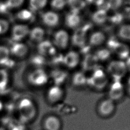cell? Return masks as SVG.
<instances>
[{
  "mask_svg": "<svg viewBox=\"0 0 130 130\" xmlns=\"http://www.w3.org/2000/svg\"><path fill=\"white\" fill-rule=\"evenodd\" d=\"M8 75L4 70H0V90H4L7 84Z\"/></svg>",
  "mask_w": 130,
  "mask_h": 130,
  "instance_id": "31",
  "label": "cell"
},
{
  "mask_svg": "<svg viewBox=\"0 0 130 130\" xmlns=\"http://www.w3.org/2000/svg\"><path fill=\"white\" fill-rule=\"evenodd\" d=\"M69 35L64 29H59L55 32L53 37V45L58 48L63 49L66 48L69 42Z\"/></svg>",
  "mask_w": 130,
  "mask_h": 130,
  "instance_id": "5",
  "label": "cell"
},
{
  "mask_svg": "<svg viewBox=\"0 0 130 130\" xmlns=\"http://www.w3.org/2000/svg\"><path fill=\"white\" fill-rule=\"evenodd\" d=\"M44 35L45 31L43 29L39 27L34 28L30 32V37L32 40L40 42L43 40Z\"/></svg>",
  "mask_w": 130,
  "mask_h": 130,
  "instance_id": "22",
  "label": "cell"
},
{
  "mask_svg": "<svg viewBox=\"0 0 130 130\" xmlns=\"http://www.w3.org/2000/svg\"><path fill=\"white\" fill-rule=\"evenodd\" d=\"M10 130H23V128L20 125H12L10 126Z\"/></svg>",
  "mask_w": 130,
  "mask_h": 130,
  "instance_id": "38",
  "label": "cell"
},
{
  "mask_svg": "<svg viewBox=\"0 0 130 130\" xmlns=\"http://www.w3.org/2000/svg\"><path fill=\"white\" fill-rule=\"evenodd\" d=\"M29 32L27 26L24 25H15L12 29V36L15 41H19L24 38Z\"/></svg>",
  "mask_w": 130,
  "mask_h": 130,
  "instance_id": "15",
  "label": "cell"
},
{
  "mask_svg": "<svg viewBox=\"0 0 130 130\" xmlns=\"http://www.w3.org/2000/svg\"><path fill=\"white\" fill-rule=\"evenodd\" d=\"M48 77L46 72L42 69H37L32 72L28 76L29 81L32 84L41 86L48 81Z\"/></svg>",
  "mask_w": 130,
  "mask_h": 130,
  "instance_id": "6",
  "label": "cell"
},
{
  "mask_svg": "<svg viewBox=\"0 0 130 130\" xmlns=\"http://www.w3.org/2000/svg\"><path fill=\"white\" fill-rule=\"evenodd\" d=\"M61 122L60 119L55 115H49L44 121L45 130H60Z\"/></svg>",
  "mask_w": 130,
  "mask_h": 130,
  "instance_id": "11",
  "label": "cell"
},
{
  "mask_svg": "<svg viewBox=\"0 0 130 130\" xmlns=\"http://www.w3.org/2000/svg\"><path fill=\"white\" fill-rule=\"evenodd\" d=\"M125 63L127 70L130 71V55L126 59Z\"/></svg>",
  "mask_w": 130,
  "mask_h": 130,
  "instance_id": "39",
  "label": "cell"
},
{
  "mask_svg": "<svg viewBox=\"0 0 130 130\" xmlns=\"http://www.w3.org/2000/svg\"><path fill=\"white\" fill-rule=\"evenodd\" d=\"M9 9V8L7 6L6 3H0V12L1 13L7 12Z\"/></svg>",
  "mask_w": 130,
  "mask_h": 130,
  "instance_id": "37",
  "label": "cell"
},
{
  "mask_svg": "<svg viewBox=\"0 0 130 130\" xmlns=\"http://www.w3.org/2000/svg\"><path fill=\"white\" fill-rule=\"evenodd\" d=\"M107 70L114 80L119 81L127 71L125 61L122 60H114L110 61L108 65Z\"/></svg>",
  "mask_w": 130,
  "mask_h": 130,
  "instance_id": "3",
  "label": "cell"
},
{
  "mask_svg": "<svg viewBox=\"0 0 130 130\" xmlns=\"http://www.w3.org/2000/svg\"><path fill=\"white\" fill-rule=\"evenodd\" d=\"M51 7L56 10L63 9L67 5L66 0H52L50 3Z\"/></svg>",
  "mask_w": 130,
  "mask_h": 130,
  "instance_id": "29",
  "label": "cell"
},
{
  "mask_svg": "<svg viewBox=\"0 0 130 130\" xmlns=\"http://www.w3.org/2000/svg\"><path fill=\"white\" fill-rule=\"evenodd\" d=\"M24 0H8L6 3L10 8H14L19 7L22 5Z\"/></svg>",
  "mask_w": 130,
  "mask_h": 130,
  "instance_id": "32",
  "label": "cell"
},
{
  "mask_svg": "<svg viewBox=\"0 0 130 130\" xmlns=\"http://www.w3.org/2000/svg\"><path fill=\"white\" fill-rule=\"evenodd\" d=\"M118 36L124 40L130 41V24L121 25L118 29Z\"/></svg>",
  "mask_w": 130,
  "mask_h": 130,
  "instance_id": "24",
  "label": "cell"
},
{
  "mask_svg": "<svg viewBox=\"0 0 130 130\" xmlns=\"http://www.w3.org/2000/svg\"><path fill=\"white\" fill-rule=\"evenodd\" d=\"M9 23L5 20L0 19V34L5 33L8 29Z\"/></svg>",
  "mask_w": 130,
  "mask_h": 130,
  "instance_id": "34",
  "label": "cell"
},
{
  "mask_svg": "<svg viewBox=\"0 0 130 130\" xmlns=\"http://www.w3.org/2000/svg\"><path fill=\"white\" fill-rule=\"evenodd\" d=\"M64 91L60 86L55 85L51 87L47 92V99L51 103H56L60 102L63 98Z\"/></svg>",
  "mask_w": 130,
  "mask_h": 130,
  "instance_id": "10",
  "label": "cell"
},
{
  "mask_svg": "<svg viewBox=\"0 0 130 130\" xmlns=\"http://www.w3.org/2000/svg\"><path fill=\"white\" fill-rule=\"evenodd\" d=\"M86 31L84 28H77L72 36V40L73 44L79 47L84 45L86 41Z\"/></svg>",
  "mask_w": 130,
  "mask_h": 130,
  "instance_id": "12",
  "label": "cell"
},
{
  "mask_svg": "<svg viewBox=\"0 0 130 130\" xmlns=\"http://www.w3.org/2000/svg\"><path fill=\"white\" fill-rule=\"evenodd\" d=\"M47 0H30L29 4L32 9L38 10L44 8L47 4Z\"/></svg>",
  "mask_w": 130,
  "mask_h": 130,
  "instance_id": "26",
  "label": "cell"
},
{
  "mask_svg": "<svg viewBox=\"0 0 130 130\" xmlns=\"http://www.w3.org/2000/svg\"><path fill=\"white\" fill-rule=\"evenodd\" d=\"M127 90H128L129 93L130 94V77H129V78H128V79L127 80Z\"/></svg>",
  "mask_w": 130,
  "mask_h": 130,
  "instance_id": "40",
  "label": "cell"
},
{
  "mask_svg": "<svg viewBox=\"0 0 130 130\" xmlns=\"http://www.w3.org/2000/svg\"><path fill=\"white\" fill-rule=\"evenodd\" d=\"M27 52V48L24 44L16 43L11 48V52L19 57L24 56Z\"/></svg>",
  "mask_w": 130,
  "mask_h": 130,
  "instance_id": "21",
  "label": "cell"
},
{
  "mask_svg": "<svg viewBox=\"0 0 130 130\" xmlns=\"http://www.w3.org/2000/svg\"><path fill=\"white\" fill-rule=\"evenodd\" d=\"M42 20L44 24L50 27L57 25L59 21L58 15L54 11H47L42 16Z\"/></svg>",
  "mask_w": 130,
  "mask_h": 130,
  "instance_id": "14",
  "label": "cell"
},
{
  "mask_svg": "<svg viewBox=\"0 0 130 130\" xmlns=\"http://www.w3.org/2000/svg\"><path fill=\"white\" fill-rule=\"evenodd\" d=\"M108 13L106 9L100 8L94 12L92 15V20L96 24H102L107 20Z\"/></svg>",
  "mask_w": 130,
  "mask_h": 130,
  "instance_id": "17",
  "label": "cell"
},
{
  "mask_svg": "<svg viewBox=\"0 0 130 130\" xmlns=\"http://www.w3.org/2000/svg\"><path fill=\"white\" fill-rule=\"evenodd\" d=\"M109 50L113 52L121 59H126L130 55V48L126 44L120 42L113 41V44L110 46Z\"/></svg>",
  "mask_w": 130,
  "mask_h": 130,
  "instance_id": "7",
  "label": "cell"
},
{
  "mask_svg": "<svg viewBox=\"0 0 130 130\" xmlns=\"http://www.w3.org/2000/svg\"><path fill=\"white\" fill-rule=\"evenodd\" d=\"M67 5L69 6L71 11L79 13L86 5L85 0H66Z\"/></svg>",
  "mask_w": 130,
  "mask_h": 130,
  "instance_id": "20",
  "label": "cell"
},
{
  "mask_svg": "<svg viewBox=\"0 0 130 130\" xmlns=\"http://www.w3.org/2000/svg\"><path fill=\"white\" fill-rule=\"evenodd\" d=\"M81 22V18L79 13L71 11L65 18L66 25L71 28H77Z\"/></svg>",
  "mask_w": 130,
  "mask_h": 130,
  "instance_id": "13",
  "label": "cell"
},
{
  "mask_svg": "<svg viewBox=\"0 0 130 130\" xmlns=\"http://www.w3.org/2000/svg\"><path fill=\"white\" fill-rule=\"evenodd\" d=\"M115 109L114 101L109 98L103 100L99 105L98 112L103 116H109L112 115Z\"/></svg>",
  "mask_w": 130,
  "mask_h": 130,
  "instance_id": "8",
  "label": "cell"
},
{
  "mask_svg": "<svg viewBox=\"0 0 130 130\" xmlns=\"http://www.w3.org/2000/svg\"><path fill=\"white\" fill-rule=\"evenodd\" d=\"M82 66L85 70H94L97 68L99 62L94 54H89L85 57Z\"/></svg>",
  "mask_w": 130,
  "mask_h": 130,
  "instance_id": "19",
  "label": "cell"
},
{
  "mask_svg": "<svg viewBox=\"0 0 130 130\" xmlns=\"http://www.w3.org/2000/svg\"><path fill=\"white\" fill-rule=\"evenodd\" d=\"M106 36L102 31H96L93 32L89 38V44L92 46H99L105 41Z\"/></svg>",
  "mask_w": 130,
  "mask_h": 130,
  "instance_id": "18",
  "label": "cell"
},
{
  "mask_svg": "<svg viewBox=\"0 0 130 130\" xmlns=\"http://www.w3.org/2000/svg\"><path fill=\"white\" fill-rule=\"evenodd\" d=\"M18 111L21 120L23 122L28 121L32 119L36 112L35 106L28 99L24 98L19 102Z\"/></svg>",
  "mask_w": 130,
  "mask_h": 130,
  "instance_id": "1",
  "label": "cell"
},
{
  "mask_svg": "<svg viewBox=\"0 0 130 130\" xmlns=\"http://www.w3.org/2000/svg\"><path fill=\"white\" fill-rule=\"evenodd\" d=\"M122 2L123 0H107L106 4L109 9L115 10L121 6Z\"/></svg>",
  "mask_w": 130,
  "mask_h": 130,
  "instance_id": "30",
  "label": "cell"
},
{
  "mask_svg": "<svg viewBox=\"0 0 130 130\" xmlns=\"http://www.w3.org/2000/svg\"><path fill=\"white\" fill-rule=\"evenodd\" d=\"M108 82V79L105 72L102 69L98 68L93 71L90 77L87 78V83L98 90L103 89L107 85Z\"/></svg>",
  "mask_w": 130,
  "mask_h": 130,
  "instance_id": "2",
  "label": "cell"
},
{
  "mask_svg": "<svg viewBox=\"0 0 130 130\" xmlns=\"http://www.w3.org/2000/svg\"><path fill=\"white\" fill-rule=\"evenodd\" d=\"M31 13L30 11H28L26 10H22L20 11L18 14L17 17L22 20H27L31 17Z\"/></svg>",
  "mask_w": 130,
  "mask_h": 130,
  "instance_id": "33",
  "label": "cell"
},
{
  "mask_svg": "<svg viewBox=\"0 0 130 130\" xmlns=\"http://www.w3.org/2000/svg\"><path fill=\"white\" fill-rule=\"evenodd\" d=\"M85 1L90 4L95 5H101L104 3L105 0H85Z\"/></svg>",
  "mask_w": 130,
  "mask_h": 130,
  "instance_id": "36",
  "label": "cell"
},
{
  "mask_svg": "<svg viewBox=\"0 0 130 130\" xmlns=\"http://www.w3.org/2000/svg\"><path fill=\"white\" fill-rule=\"evenodd\" d=\"M111 54V51L109 49L102 48L98 50L94 54L98 61H105L108 59Z\"/></svg>",
  "mask_w": 130,
  "mask_h": 130,
  "instance_id": "25",
  "label": "cell"
},
{
  "mask_svg": "<svg viewBox=\"0 0 130 130\" xmlns=\"http://www.w3.org/2000/svg\"><path fill=\"white\" fill-rule=\"evenodd\" d=\"M2 108H3V104H2V102L0 101V111L2 110Z\"/></svg>",
  "mask_w": 130,
  "mask_h": 130,
  "instance_id": "41",
  "label": "cell"
},
{
  "mask_svg": "<svg viewBox=\"0 0 130 130\" xmlns=\"http://www.w3.org/2000/svg\"><path fill=\"white\" fill-rule=\"evenodd\" d=\"M32 62L37 65H42L44 62V58L42 55L35 56L32 59Z\"/></svg>",
  "mask_w": 130,
  "mask_h": 130,
  "instance_id": "35",
  "label": "cell"
},
{
  "mask_svg": "<svg viewBox=\"0 0 130 130\" xmlns=\"http://www.w3.org/2000/svg\"><path fill=\"white\" fill-rule=\"evenodd\" d=\"M53 78L55 82V85L60 86L59 84L65 80L66 76L64 72L61 71H55L53 72Z\"/></svg>",
  "mask_w": 130,
  "mask_h": 130,
  "instance_id": "28",
  "label": "cell"
},
{
  "mask_svg": "<svg viewBox=\"0 0 130 130\" xmlns=\"http://www.w3.org/2000/svg\"><path fill=\"white\" fill-rule=\"evenodd\" d=\"M9 51L4 46H0V64L5 65L9 58Z\"/></svg>",
  "mask_w": 130,
  "mask_h": 130,
  "instance_id": "27",
  "label": "cell"
},
{
  "mask_svg": "<svg viewBox=\"0 0 130 130\" xmlns=\"http://www.w3.org/2000/svg\"><path fill=\"white\" fill-rule=\"evenodd\" d=\"M38 51L42 56L52 55L55 52V47L51 42L42 41L38 45Z\"/></svg>",
  "mask_w": 130,
  "mask_h": 130,
  "instance_id": "16",
  "label": "cell"
},
{
  "mask_svg": "<svg viewBox=\"0 0 130 130\" xmlns=\"http://www.w3.org/2000/svg\"><path fill=\"white\" fill-rule=\"evenodd\" d=\"M80 60L79 53L74 50L69 51L62 57L63 63L68 68L73 69L76 67Z\"/></svg>",
  "mask_w": 130,
  "mask_h": 130,
  "instance_id": "9",
  "label": "cell"
},
{
  "mask_svg": "<svg viewBox=\"0 0 130 130\" xmlns=\"http://www.w3.org/2000/svg\"><path fill=\"white\" fill-rule=\"evenodd\" d=\"M73 82L75 85L81 86L87 83V78L83 73L81 72H77L73 76Z\"/></svg>",
  "mask_w": 130,
  "mask_h": 130,
  "instance_id": "23",
  "label": "cell"
},
{
  "mask_svg": "<svg viewBox=\"0 0 130 130\" xmlns=\"http://www.w3.org/2000/svg\"><path fill=\"white\" fill-rule=\"evenodd\" d=\"M124 93V86L120 81L114 80L109 87V98L115 102L122 98Z\"/></svg>",
  "mask_w": 130,
  "mask_h": 130,
  "instance_id": "4",
  "label": "cell"
}]
</instances>
